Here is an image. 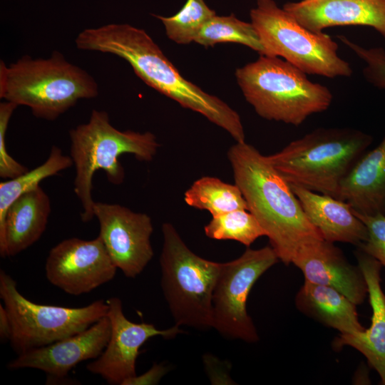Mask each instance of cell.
<instances>
[{
	"label": "cell",
	"mask_w": 385,
	"mask_h": 385,
	"mask_svg": "<svg viewBox=\"0 0 385 385\" xmlns=\"http://www.w3.org/2000/svg\"><path fill=\"white\" fill-rule=\"evenodd\" d=\"M237 82L246 101L262 118L297 126L327 110L332 94L307 73L277 56L260 55L237 69Z\"/></svg>",
	"instance_id": "6"
},
{
	"label": "cell",
	"mask_w": 385,
	"mask_h": 385,
	"mask_svg": "<svg viewBox=\"0 0 385 385\" xmlns=\"http://www.w3.org/2000/svg\"><path fill=\"white\" fill-rule=\"evenodd\" d=\"M70 157L75 166L74 192L80 200L81 220L93 217V178L102 170L108 182L121 184L125 171L119 156L129 153L140 161H151L160 145L150 132L120 130L110 122L108 113L93 109L88 121L69 130Z\"/></svg>",
	"instance_id": "5"
},
{
	"label": "cell",
	"mask_w": 385,
	"mask_h": 385,
	"mask_svg": "<svg viewBox=\"0 0 385 385\" xmlns=\"http://www.w3.org/2000/svg\"><path fill=\"white\" fill-rule=\"evenodd\" d=\"M117 267L102 239H65L53 247L46 261L48 281L64 292L78 296L112 280Z\"/></svg>",
	"instance_id": "11"
},
{
	"label": "cell",
	"mask_w": 385,
	"mask_h": 385,
	"mask_svg": "<svg viewBox=\"0 0 385 385\" xmlns=\"http://www.w3.org/2000/svg\"><path fill=\"white\" fill-rule=\"evenodd\" d=\"M353 212L366 225L368 231L367 240L357 249L371 256L385 267V215L378 213L369 215Z\"/></svg>",
	"instance_id": "29"
},
{
	"label": "cell",
	"mask_w": 385,
	"mask_h": 385,
	"mask_svg": "<svg viewBox=\"0 0 385 385\" xmlns=\"http://www.w3.org/2000/svg\"><path fill=\"white\" fill-rule=\"evenodd\" d=\"M106 302L111 327L110 338L101 354L86 368L110 384L123 385L125 381L137 375L136 359L144 343L157 336L174 338L183 330L176 324L167 329H158L153 324L132 322L125 317L119 298L111 297Z\"/></svg>",
	"instance_id": "13"
},
{
	"label": "cell",
	"mask_w": 385,
	"mask_h": 385,
	"mask_svg": "<svg viewBox=\"0 0 385 385\" xmlns=\"http://www.w3.org/2000/svg\"><path fill=\"white\" fill-rule=\"evenodd\" d=\"M338 199L359 214L385 215V136L356 163L341 184Z\"/></svg>",
	"instance_id": "20"
},
{
	"label": "cell",
	"mask_w": 385,
	"mask_h": 385,
	"mask_svg": "<svg viewBox=\"0 0 385 385\" xmlns=\"http://www.w3.org/2000/svg\"><path fill=\"white\" fill-rule=\"evenodd\" d=\"M203 361L208 377L212 384H231L233 381L230 379L227 373L220 371V370H230L231 365L227 361H220L215 356L210 354H205Z\"/></svg>",
	"instance_id": "30"
},
{
	"label": "cell",
	"mask_w": 385,
	"mask_h": 385,
	"mask_svg": "<svg viewBox=\"0 0 385 385\" xmlns=\"http://www.w3.org/2000/svg\"><path fill=\"white\" fill-rule=\"evenodd\" d=\"M250 19L265 55L282 57L307 74L351 76L350 64L339 56L338 44L331 36L307 29L273 0H257Z\"/></svg>",
	"instance_id": "8"
},
{
	"label": "cell",
	"mask_w": 385,
	"mask_h": 385,
	"mask_svg": "<svg viewBox=\"0 0 385 385\" xmlns=\"http://www.w3.org/2000/svg\"><path fill=\"white\" fill-rule=\"evenodd\" d=\"M204 231L209 238L235 240L247 247L260 237L266 236L256 217L246 210H236L212 217Z\"/></svg>",
	"instance_id": "25"
},
{
	"label": "cell",
	"mask_w": 385,
	"mask_h": 385,
	"mask_svg": "<svg viewBox=\"0 0 385 385\" xmlns=\"http://www.w3.org/2000/svg\"><path fill=\"white\" fill-rule=\"evenodd\" d=\"M93 214L102 239L117 268L127 277L140 274L154 255L150 217L115 203L95 202Z\"/></svg>",
	"instance_id": "12"
},
{
	"label": "cell",
	"mask_w": 385,
	"mask_h": 385,
	"mask_svg": "<svg viewBox=\"0 0 385 385\" xmlns=\"http://www.w3.org/2000/svg\"><path fill=\"white\" fill-rule=\"evenodd\" d=\"M12 326L9 314L2 304H0V338L1 341L10 340Z\"/></svg>",
	"instance_id": "32"
},
{
	"label": "cell",
	"mask_w": 385,
	"mask_h": 385,
	"mask_svg": "<svg viewBox=\"0 0 385 385\" xmlns=\"http://www.w3.org/2000/svg\"><path fill=\"white\" fill-rule=\"evenodd\" d=\"M227 158L247 210L265 231L280 261L292 263L302 245L323 238L307 217L290 184L267 156L245 141L232 145Z\"/></svg>",
	"instance_id": "2"
},
{
	"label": "cell",
	"mask_w": 385,
	"mask_h": 385,
	"mask_svg": "<svg viewBox=\"0 0 385 385\" xmlns=\"http://www.w3.org/2000/svg\"><path fill=\"white\" fill-rule=\"evenodd\" d=\"M215 15L204 0H187L181 9L170 17L153 14L163 24L168 37L179 44L194 41L202 26Z\"/></svg>",
	"instance_id": "26"
},
{
	"label": "cell",
	"mask_w": 385,
	"mask_h": 385,
	"mask_svg": "<svg viewBox=\"0 0 385 385\" xmlns=\"http://www.w3.org/2000/svg\"><path fill=\"white\" fill-rule=\"evenodd\" d=\"M184 200L189 206L207 210L212 217L236 210H247L238 186L215 177L205 176L195 181L185 192Z\"/></svg>",
	"instance_id": "22"
},
{
	"label": "cell",
	"mask_w": 385,
	"mask_h": 385,
	"mask_svg": "<svg viewBox=\"0 0 385 385\" xmlns=\"http://www.w3.org/2000/svg\"><path fill=\"white\" fill-rule=\"evenodd\" d=\"M270 246L247 249L235 260L221 263L212 297V328L228 339L257 342L246 303L257 280L279 261Z\"/></svg>",
	"instance_id": "10"
},
{
	"label": "cell",
	"mask_w": 385,
	"mask_h": 385,
	"mask_svg": "<svg viewBox=\"0 0 385 385\" xmlns=\"http://www.w3.org/2000/svg\"><path fill=\"white\" fill-rule=\"evenodd\" d=\"M73 165L70 155H64L60 148L53 145L44 163L21 175L1 182L0 232L4 228L7 210L16 199L38 186L45 178L57 175Z\"/></svg>",
	"instance_id": "23"
},
{
	"label": "cell",
	"mask_w": 385,
	"mask_h": 385,
	"mask_svg": "<svg viewBox=\"0 0 385 385\" xmlns=\"http://www.w3.org/2000/svg\"><path fill=\"white\" fill-rule=\"evenodd\" d=\"M0 297L12 326L11 344L18 354L78 334L107 315L97 300L83 307L36 304L23 296L14 279L0 270Z\"/></svg>",
	"instance_id": "9"
},
{
	"label": "cell",
	"mask_w": 385,
	"mask_h": 385,
	"mask_svg": "<svg viewBox=\"0 0 385 385\" xmlns=\"http://www.w3.org/2000/svg\"><path fill=\"white\" fill-rule=\"evenodd\" d=\"M77 48L117 56L126 61L145 83L200 113L226 130L236 142L245 141L239 114L219 98L186 80L143 29L128 24L86 29L75 39Z\"/></svg>",
	"instance_id": "1"
},
{
	"label": "cell",
	"mask_w": 385,
	"mask_h": 385,
	"mask_svg": "<svg viewBox=\"0 0 385 385\" xmlns=\"http://www.w3.org/2000/svg\"><path fill=\"white\" fill-rule=\"evenodd\" d=\"M372 141L357 129L319 128L267 158L289 184L338 198L342 181Z\"/></svg>",
	"instance_id": "4"
},
{
	"label": "cell",
	"mask_w": 385,
	"mask_h": 385,
	"mask_svg": "<svg viewBox=\"0 0 385 385\" xmlns=\"http://www.w3.org/2000/svg\"><path fill=\"white\" fill-rule=\"evenodd\" d=\"M283 9L313 32L333 26H366L385 38V0H302L286 3Z\"/></svg>",
	"instance_id": "16"
},
{
	"label": "cell",
	"mask_w": 385,
	"mask_h": 385,
	"mask_svg": "<svg viewBox=\"0 0 385 385\" xmlns=\"http://www.w3.org/2000/svg\"><path fill=\"white\" fill-rule=\"evenodd\" d=\"M168 371V367L162 364H153L145 373L135 376L125 381L123 385H153L159 383L163 376Z\"/></svg>",
	"instance_id": "31"
},
{
	"label": "cell",
	"mask_w": 385,
	"mask_h": 385,
	"mask_svg": "<svg viewBox=\"0 0 385 385\" xmlns=\"http://www.w3.org/2000/svg\"><path fill=\"white\" fill-rule=\"evenodd\" d=\"M194 42L205 47L221 43L245 45L265 55L260 38L252 23L242 21L232 14L227 16H214L201 29Z\"/></svg>",
	"instance_id": "24"
},
{
	"label": "cell",
	"mask_w": 385,
	"mask_h": 385,
	"mask_svg": "<svg viewBox=\"0 0 385 385\" xmlns=\"http://www.w3.org/2000/svg\"><path fill=\"white\" fill-rule=\"evenodd\" d=\"M292 263L312 283L332 287L342 292L356 305L368 296V287L359 267L351 265L342 251L323 238L302 245Z\"/></svg>",
	"instance_id": "15"
},
{
	"label": "cell",
	"mask_w": 385,
	"mask_h": 385,
	"mask_svg": "<svg viewBox=\"0 0 385 385\" xmlns=\"http://www.w3.org/2000/svg\"><path fill=\"white\" fill-rule=\"evenodd\" d=\"M297 308L340 334L364 331L356 305L336 289L304 280L295 297Z\"/></svg>",
	"instance_id": "21"
},
{
	"label": "cell",
	"mask_w": 385,
	"mask_h": 385,
	"mask_svg": "<svg viewBox=\"0 0 385 385\" xmlns=\"http://www.w3.org/2000/svg\"><path fill=\"white\" fill-rule=\"evenodd\" d=\"M290 186L307 217L324 240L350 243L357 247L367 240L366 225L348 202L297 185Z\"/></svg>",
	"instance_id": "18"
},
{
	"label": "cell",
	"mask_w": 385,
	"mask_h": 385,
	"mask_svg": "<svg viewBox=\"0 0 385 385\" xmlns=\"http://www.w3.org/2000/svg\"><path fill=\"white\" fill-rule=\"evenodd\" d=\"M337 38L365 62L364 78L374 86L385 90V50L381 47H363L343 35Z\"/></svg>",
	"instance_id": "27"
},
{
	"label": "cell",
	"mask_w": 385,
	"mask_h": 385,
	"mask_svg": "<svg viewBox=\"0 0 385 385\" xmlns=\"http://www.w3.org/2000/svg\"><path fill=\"white\" fill-rule=\"evenodd\" d=\"M51 210L49 196L40 186L21 195L9 207L0 232V255L14 257L42 236Z\"/></svg>",
	"instance_id": "19"
},
{
	"label": "cell",
	"mask_w": 385,
	"mask_h": 385,
	"mask_svg": "<svg viewBox=\"0 0 385 385\" xmlns=\"http://www.w3.org/2000/svg\"><path fill=\"white\" fill-rule=\"evenodd\" d=\"M356 257L368 287V296L371 307V324L368 329L354 334H339L333 342V347L339 349L349 346L361 352L385 385V294L381 285V264L357 249Z\"/></svg>",
	"instance_id": "17"
},
{
	"label": "cell",
	"mask_w": 385,
	"mask_h": 385,
	"mask_svg": "<svg viewBox=\"0 0 385 385\" xmlns=\"http://www.w3.org/2000/svg\"><path fill=\"white\" fill-rule=\"evenodd\" d=\"M98 95L94 78L58 51L47 58L25 55L9 66L0 61V98L29 107L38 118L54 120Z\"/></svg>",
	"instance_id": "3"
},
{
	"label": "cell",
	"mask_w": 385,
	"mask_h": 385,
	"mask_svg": "<svg viewBox=\"0 0 385 385\" xmlns=\"http://www.w3.org/2000/svg\"><path fill=\"white\" fill-rule=\"evenodd\" d=\"M18 106L4 101L0 103V177L12 179L29 170L26 166L13 158L7 151L6 133L11 117Z\"/></svg>",
	"instance_id": "28"
},
{
	"label": "cell",
	"mask_w": 385,
	"mask_h": 385,
	"mask_svg": "<svg viewBox=\"0 0 385 385\" xmlns=\"http://www.w3.org/2000/svg\"><path fill=\"white\" fill-rule=\"evenodd\" d=\"M162 234L161 287L175 324L212 328V297L221 262L194 253L170 222L163 224Z\"/></svg>",
	"instance_id": "7"
},
{
	"label": "cell",
	"mask_w": 385,
	"mask_h": 385,
	"mask_svg": "<svg viewBox=\"0 0 385 385\" xmlns=\"http://www.w3.org/2000/svg\"><path fill=\"white\" fill-rule=\"evenodd\" d=\"M111 329L106 315L78 334L18 354L7 366L10 369L31 368L44 371L48 384L66 381L68 372L78 364L96 359L101 354L108 342Z\"/></svg>",
	"instance_id": "14"
}]
</instances>
